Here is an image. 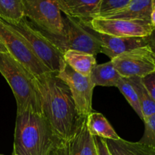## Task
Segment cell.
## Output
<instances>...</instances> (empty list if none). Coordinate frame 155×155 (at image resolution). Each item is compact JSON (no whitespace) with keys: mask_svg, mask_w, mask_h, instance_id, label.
<instances>
[{"mask_svg":"<svg viewBox=\"0 0 155 155\" xmlns=\"http://www.w3.org/2000/svg\"><path fill=\"white\" fill-rule=\"evenodd\" d=\"M129 79L138 95L144 120L151 116L152 114H154L155 101L153 99L150 92L146 88L143 82V79L139 77H131Z\"/></svg>","mask_w":155,"mask_h":155,"instance_id":"d6986e66","label":"cell"},{"mask_svg":"<svg viewBox=\"0 0 155 155\" xmlns=\"http://www.w3.org/2000/svg\"><path fill=\"white\" fill-rule=\"evenodd\" d=\"M78 21L98 40L101 47L100 52L108 56L110 60L134 48L149 45L150 36L144 38H129L109 36L95 31L90 26L89 23Z\"/></svg>","mask_w":155,"mask_h":155,"instance_id":"8fae6325","label":"cell"},{"mask_svg":"<svg viewBox=\"0 0 155 155\" xmlns=\"http://www.w3.org/2000/svg\"><path fill=\"white\" fill-rule=\"evenodd\" d=\"M144 131L139 142L155 148V114L143 120Z\"/></svg>","mask_w":155,"mask_h":155,"instance_id":"603a6c76","label":"cell"},{"mask_svg":"<svg viewBox=\"0 0 155 155\" xmlns=\"http://www.w3.org/2000/svg\"><path fill=\"white\" fill-rule=\"evenodd\" d=\"M24 18L23 0H0V19L6 23H17Z\"/></svg>","mask_w":155,"mask_h":155,"instance_id":"ffe728a7","label":"cell"},{"mask_svg":"<svg viewBox=\"0 0 155 155\" xmlns=\"http://www.w3.org/2000/svg\"><path fill=\"white\" fill-rule=\"evenodd\" d=\"M94 139H95L99 155H112L108 149L106 139H103L100 137H94Z\"/></svg>","mask_w":155,"mask_h":155,"instance_id":"d4e9b609","label":"cell"},{"mask_svg":"<svg viewBox=\"0 0 155 155\" xmlns=\"http://www.w3.org/2000/svg\"><path fill=\"white\" fill-rule=\"evenodd\" d=\"M61 12L67 17L90 23L100 14L101 0H56Z\"/></svg>","mask_w":155,"mask_h":155,"instance_id":"7c38bea8","label":"cell"},{"mask_svg":"<svg viewBox=\"0 0 155 155\" xmlns=\"http://www.w3.org/2000/svg\"><path fill=\"white\" fill-rule=\"evenodd\" d=\"M0 155H3V154H0Z\"/></svg>","mask_w":155,"mask_h":155,"instance_id":"83f0119b","label":"cell"},{"mask_svg":"<svg viewBox=\"0 0 155 155\" xmlns=\"http://www.w3.org/2000/svg\"><path fill=\"white\" fill-rule=\"evenodd\" d=\"M0 41L8 52L36 77L51 72L31 51L24 38L0 19Z\"/></svg>","mask_w":155,"mask_h":155,"instance_id":"52a82bcc","label":"cell"},{"mask_svg":"<svg viewBox=\"0 0 155 155\" xmlns=\"http://www.w3.org/2000/svg\"><path fill=\"white\" fill-rule=\"evenodd\" d=\"M63 59L73 71L88 77L97 65L95 56L76 50H67L63 54Z\"/></svg>","mask_w":155,"mask_h":155,"instance_id":"5bb4252c","label":"cell"},{"mask_svg":"<svg viewBox=\"0 0 155 155\" xmlns=\"http://www.w3.org/2000/svg\"><path fill=\"white\" fill-rule=\"evenodd\" d=\"M93 84L95 86H115L116 87L122 77L112 64V61L102 64H97L90 76Z\"/></svg>","mask_w":155,"mask_h":155,"instance_id":"ac0fdd59","label":"cell"},{"mask_svg":"<svg viewBox=\"0 0 155 155\" xmlns=\"http://www.w3.org/2000/svg\"><path fill=\"white\" fill-rule=\"evenodd\" d=\"M116 87L118 88L120 92L124 95L126 99L127 100V101L130 104L131 107H132V109L135 110V113L138 115L140 119L143 120L144 117H143L142 111H141V105H140L138 95H137L136 91H135V88L133 87V86L131 83L129 79L122 77Z\"/></svg>","mask_w":155,"mask_h":155,"instance_id":"44dd1931","label":"cell"},{"mask_svg":"<svg viewBox=\"0 0 155 155\" xmlns=\"http://www.w3.org/2000/svg\"><path fill=\"white\" fill-rule=\"evenodd\" d=\"M86 124L88 131L94 137H100L106 140H118L120 139L113 127L102 114L91 112L87 117Z\"/></svg>","mask_w":155,"mask_h":155,"instance_id":"e0dca14e","label":"cell"},{"mask_svg":"<svg viewBox=\"0 0 155 155\" xmlns=\"http://www.w3.org/2000/svg\"><path fill=\"white\" fill-rule=\"evenodd\" d=\"M87 117H82L68 143L69 155H99L94 136L87 127Z\"/></svg>","mask_w":155,"mask_h":155,"instance_id":"4fadbf2b","label":"cell"},{"mask_svg":"<svg viewBox=\"0 0 155 155\" xmlns=\"http://www.w3.org/2000/svg\"><path fill=\"white\" fill-rule=\"evenodd\" d=\"M112 155H155V148L141 142H132L120 138L118 140H106Z\"/></svg>","mask_w":155,"mask_h":155,"instance_id":"2e32d148","label":"cell"},{"mask_svg":"<svg viewBox=\"0 0 155 155\" xmlns=\"http://www.w3.org/2000/svg\"><path fill=\"white\" fill-rule=\"evenodd\" d=\"M0 53H9L8 52V50L6 49V48L5 47V45L0 41Z\"/></svg>","mask_w":155,"mask_h":155,"instance_id":"4316f807","label":"cell"},{"mask_svg":"<svg viewBox=\"0 0 155 155\" xmlns=\"http://www.w3.org/2000/svg\"><path fill=\"white\" fill-rule=\"evenodd\" d=\"M0 74L12 89L17 104V114L24 111L43 114L36 77L9 53H0Z\"/></svg>","mask_w":155,"mask_h":155,"instance_id":"3957f363","label":"cell"},{"mask_svg":"<svg viewBox=\"0 0 155 155\" xmlns=\"http://www.w3.org/2000/svg\"><path fill=\"white\" fill-rule=\"evenodd\" d=\"M7 24L24 38L33 54L51 72L62 70L65 64L63 54L30 21L24 18L19 22Z\"/></svg>","mask_w":155,"mask_h":155,"instance_id":"277c9868","label":"cell"},{"mask_svg":"<svg viewBox=\"0 0 155 155\" xmlns=\"http://www.w3.org/2000/svg\"><path fill=\"white\" fill-rule=\"evenodd\" d=\"M150 23L155 29V0H152V9L150 14Z\"/></svg>","mask_w":155,"mask_h":155,"instance_id":"484cf974","label":"cell"},{"mask_svg":"<svg viewBox=\"0 0 155 155\" xmlns=\"http://www.w3.org/2000/svg\"><path fill=\"white\" fill-rule=\"evenodd\" d=\"M131 0H101L100 18H109L127 7Z\"/></svg>","mask_w":155,"mask_h":155,"instance_id":"7402d4cb","label":"cell"},{"mask_svg":"<svg viewBox=\"0 0 155 155\" xmlns=\"http://www.w3.org/2000/svg\"><path fill=\"white\" fill-rule=\"evenodd\" d=\"M24 18L43 33L62 36L64 33L63 18L56 0H23Z\"/></svg>","mask_w":155,"mask_h":155,"instance_id":"8992f818","label":"cell"},{"mask_svg":"<svg viewBox=\"0 0 155 155\" xmlns=\"http://www.w3.org/2000/svg\"><path fill=\"white\" fill-rule=\"evenodd\" d=\"M12 155H69V145L43 114L24 111L16 117Z\"/></svg>","mask_w":155,"mask_h":155,"instance_id":"7a4b0ae2","label":"cell"},{"mask_svg":"<svg viewBox=\"0 0 155 155\" xmlns=\"http://www.w3.org/2000/svg\"><path fill=\"white\" fill-rule=\"evenodd\" d=\"M152 0H131L127 7L106 19L146 21L150 22Z\"/></svg>","mask_w":155,"mask_h":155,"instance_id":"9a60e30c","label":"cell"},{"mask_svg":"<svg viewBox=\"0 0 155 155\" xmlns=\"http://www.w3.org/2000/svg\"><path fill=\"white\" fill-rule=\"evenodd\" d=\"M36 83L43 114L55 133L69 143L82 118L78 113L69 88L53 72L36 77Z\"/></svg>","mask_w":155,"mask_h":155,"instance_id":"6da1fadb","label":"cell"},{"mask_svg":"<svg viewBox=\"0 0 155 155\" xmlns=\"http://www.w3.org/2000/svg\"><path fill=\"white\" fill-rule=\"evenodd\" d=\"M95 31L116 37L144 38L151 36L155 29L150 21L106 19L97 18L89 23Z\"/></svg>","mask_w":155,"mask_h":155,"instance_id":"30bf717a","label":"cell"},{"mask_svg":"<svg viewBox=\"0 0 155 155\" xmlns=\"http://www.w3.org/2000/svg\"><path fill=\"white\" fill-rule=\"evenodd\" d=\"M56 75L69 88L79 116L88 117L92 112L93 91L95 87L90 77L78 74L66 64Z\"/></svg>","mask_w":155,"mask_h":155,"instance_id":"9c48e42d","label":"cell"},{"mask_svg":"<svg viewBox=\"0 0 155 155\" xmlns=\"http://www.w3.org/2000/svg\"><path fill=\"white\" fill-rule=\"evenodd\" d=\"M123 78H144L155 72V54L149 45L138 47L111 59Z\"/></svg>","mask_w":155,"mask_h":155,"instance_id":"ba28073f","label":"cell"},{"mask_svg":"<svg viewBox=\"0 0 155 155\" xmlns=\"http://www.w3.org/2000/svg\"><path fill=\"white\" fill-rule=\"evenodd\" d=\"M143 82L153 99L155 101V72L143 78Z\"/></svg>","mask_w":155,"mask_h":155,"instance_id":"cb8c5ba5","label":"cell"},{"mask_svg":"<svg viewBox=\"0 0 155 155\" xmlns=\"http://www.w3.org/2000/svg\"><path fill=\"white\" fill-rule=\"evenodd\" d=\"M64 33L53 36L41 33L64 54L67 50H76L95 56L100 53V42L78 21L66 17L63 18Z\"/></svg>","mask_w":155,"mask_h":155,"instance_id":"5b68a950","label":"cell"}]
</instances>
